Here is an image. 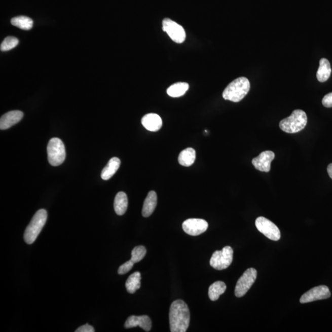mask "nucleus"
I'll return each mask as SVG.
<instances>
[{
	"instance_id": "nucleus-22",
	"label": "nucleus",
	"mask_w": 332,
	"mask_h": 332,
	"mask_svg": "<svg viewBox=\"0 0 332 332\" xmlns=\"http://www.w3.org/2000/svg\"><path fill=\"white\" fill-rule=\"evenodd\" d=\"M227 285L224 282L216 281L212 284L209 288V297L212 301H216L219 297L226 291Z\"/></svg>"
},
{
	"instance_id": "nucleus-13",
	"label": "nucleus",
	"mask_w": 332,
	"mask_h": 332,
	"mask_svg": "<svg viewBox=\"0 0 332 332\" xmlns=\"http://www.w3.org/2000/svg\"><path fill=\"white\" fill-rule=\"evenodd\" d=\"M152 320L148 316H131L128 317L125 324L126 328L139 327L145 331H149L152 328Z\"/></svg>"
},
{
	"instance_id": "nucleus-10",
	"label": "nucleus",
	"mask_w": 332,
	"mask_h": 332,
	"mask_svg": "<svg viewBox=\"0 0 332 332\" xmlns=\"http://www.w3.org/2000/svg\"><path fill=\"white\" fill-rule=\"evenodd\" d=\"M183 230L190 236H198L204 233L208 229V223L203 219L190 218L182 224Z\"/></svg>"
},
{
	"instance_id": "nucleus-21",
	"label": "nucleus",
	"mask_w": 332,
	"mask_h": 332,
	"mask_svg": "<svg viewBox=\"0 0 332 332\" xmlns=\"http://www.w3.org/2000/svg\"><path fill=\"white\" fill-rule=\"evenodd\" d=\"M141 287V274L138 271L131 274L127 280L126 288L129 293H134Z\"/></svg>"
},
{
	"instance_id": "nucleus-18",
	"label": "nucleus",
	"mask_w": 332,
	"mask_h": 332,
	"mask_svg": "<svg viewBox=\"0 0 332 332\" xmlns=\"http://www.w3.org/2000/svg\"><path fill=\"white\" fill-rule=\"evenodd\" d=\"M128 206V199L125 193L121 192L115 196L114 201L115 211L118 215L125 214Z\"/></svg>"
},
{
	"instance_id": "nucleus-29",
	"label": "nucleus",
	"mask_w": 332,
	"mask_h": 332,
	"mask_svg": "<svg viewBox=\"0 0 332 332\" xmlns=\"http://www.w3.org/2000/svg\"><path fill=\"white\" fill-rule=\"evenodd\" d=\"M76 332H94L95 330L92 326L86 324L81 326L79 328L77 329Z\"/></svg>"
},
{
	"instance_id": "nucleus-8",
	"label": "nucleus",
	"mask_w": 332,
	"mask_h": 332,
	"mask_svg": "<svg viewBox=\"0 0 332 332\" xmlns=\"http://www.w3.org/2000/svg\"><path fill=\"white\" fill-rule=\"evenodd\" d=\"M255 225L259 232L271 240L277 241L281 238V232L278 227L264 216H260L256 219Z\"/></svg>"
},
{
	"instance_id": "nucleus-17",
	"label": "nucleus",
	"mask_w": 332,
	"mask_h": 332,
	"mask_svg": "<svg viewBox=\"0 0 332 332\" xmlns=\"http://www.w3.org/2000/svg\"><path fill=\"white\" fill-rule=\"evenodd\" d=\"M120 164L121 161L119 158L117 157L112 158L102 170V173H101V177L104 180H109L120 168Z\"/></svg>"
},
{
	"instance_id": "nucleus-3",
	"label": "nucleus",
	"mask_w": 332,
	"mask_h": 332,
	"mask_svg": "<svg viewBox=\"0 0 332 332\" xmlns=\"http://www.w3.org/2000/svg\"><path fill=\"white\" fill-rule=\"evenodd\" d=\"M307 114L302 109H296L290 117L280 121L279 128L288 134H294L302 131L307 126Z\"/></svg>"
},
{
	"instance_id": "nucleus-1",
	"label": "nucleus",
	"mask_w": 332,
	"mask_h": 332,
	"mask_svg": "<svg viewBox=\"0 0 332 332\" xmlns=\"http://www.w3.org/2000/svg\"><path fill=\"white\" fill-rule=\"evenodd\" d=\"M190 322V313L187 303L181 300L172 302L169 312L170 331L186 332Z\"/></svg>"
},
{
	"instance_id": "nucleus-11",
	"label": "nucleus",
	"mask_w": 332,
	"mask_h": 332,
	"mask_svg": "<svg viewBox=\"0 0 332 332\" xmlns=\"http://www.w3.org/2000/svg\"><path fill=\"white\" fill-rule=\"evenodd\" d=\"M331 293L328 287L319 285L307 291L302 296L300 303H307L330 298Z\"/></svg>"
},
{
	"instance_id": "nucleus-26",
	"label": "nucleus",
	"mask_w": 332,
	"mask_h": 332,
	"mask_svg": "<svg viewBox=\"0 0 332 332\" xmlns=\"http://www.w3.org/2000/svg\"><path fill=\"white\" fill-rule=\"evenodd\" d=\"M18 44L19 40L17 38L8 36L6 38L4 42H2L0 49H1V51H8L16 47Z\"/></svg>"
},
{
	"instance_id": "nucleus-6",
	"label": "nucleus",
	"mask_w": 332,
	"mask_h": 332,
	"mask_svg": "<svg viewBox=\"0 0 332 332\" xmlns=\"http://www.w3.org/2000/svg\"><path fill=\"white\" fill-rule=\"evenodd\" d=\"M233 250L230 246H226L222 250H216L213 253L210 265L215 270H223L229 268L233 262Z\"/></svg>"
},
{
	"instance_id": "nucleus-19",
	"label": "nucleus",
	"mask_w": 332,
	"mask_h": 332,
	"mask_svg": "<svg viewBox=\"0 0 332 332\" xmlns=\"http://www.w3.org/2000/svg\"><path fill=\"white\" fill-rule=\"evenodd\" d=\"M331 72V66L328 60L325 58L320 59L316 74L317 80L321 83L326 82L330 78Z\"/></svg>"
},
{
	"instance_id": "nucleus-28",
	"label": "nucleus",
	"mask_w": 332,
	"mask_h": 332,
	"mask_svg": "<svg viewBox=\"0 0 332 332\" xmlns=\"http://www.w3.org/2000/svg\"><path fill=\"white\" fill-rule=\"evenodd\" d=\"M322 104L325 107L331 108L332 107V92L329 93L323 98Z\"/></svg>"
},
{
	"instance_id": "nucleus-14",
	"label": "nucleus",
	"mask_w": 332,
	"mask_h": 332,
	"mask_svg": "<svg viewBox=\"0 0 332 332\" xmlns=\"http://www.w3.org/2000/svg\"><path fill=\"white\" fill-rule=\"evenodd\" d=\"M24 117L21 111L14 110L7 113L0 119V129L6 130L18 123Z\"/></svg>"
},
{
	"instance_id": "nucleus-30",
	"label": "nucleus",
	"mask_w": 332,
	"mask_h": 332,
	"mask_svg": "<svg viewBox=\"0 0 332 332\" xmlns=\"http://www.w3.org/2000/svg\"><path fill=\"white\" fill-rule=\"evenodd\" d=\"M327 172L329 176L332 179V163L329 164L327 167Z\"/></svg>"
},
{
	"instance_id": "nucleus-24",
	"label": "nucleus",
	"mask_w": 332,
	"mask_h": 332,
	"mask_svg": "<svg viewBox=\"0 0 332 332\" xmlns=\"http://www.w3.org/2000/svg\"><path fill=\"white\" fill-rule=\"evenodd\" d=\"M11 24L21 29L28 30L33 27V22L28 17L18 16L11 19Z\"/></svg>"
},
{
	"instance_id": "nucleus-5",
	"label": "nucleus",
	"mask_w": 332,
	"mask_h": 332,
	"mask_svg": "<svg viewBox=\"0 0 332 332\" xmlns=\"http://www.w3.org/2000/svg\"><path fill=\"white\" fill-rule=\"evenodd\" d=\"M47 153L49 163L53 166L60 165L65 160V145L59 138H51L49 141Z\"/></svg>"
},
{
	"instance_id": "nucleus-2",
	"label": "nucleus",
	"mask_w": 332,
	"mask_h": 332,
	"mask_svg": "<svg viewBox=\"0 0 332 332\" xmlns=\"http://www.w3.org/2000/svg\"><path fill=\"white\" fill-rule=\"evenodd\" d=\"M250 88V84L247 78H238L225 89L223 92L224 99L233 102H239L246 96Z\"/></svg>"
},
{
	"instance_id": "nucleus-9",
	"label": "nucleus",
	"mask_w": 332,
	"mask_h": 332,
	"mask_svg": "<svg viewBox=\"0 0 332 332\" xmlns=\"http://www.w3.org/2000/svg\"><path fill=\"white\" fill-rule=\"evenodd\" d=\"M163 30L175 43H182L186 39V31L182 26L171 19L166 18L163 20Z\"/></svg>"
},
{
	"instance_id": "nucleus-16",
	"label": "nucleus",
	"mask_w": 332,
	"mask_h": 332,
	"mask_svg": "<svg viewBox=\"0 0 332 332\" xmlns=\"http://www.w3.org/2000/svg\"><path fill=\"white\" fill-rule=\"evenodd\" d=\"M157 205V195L154 191H150L144 201L142 208V215L149 217L154 212Z\"/></svg>"
},
{
	"instance_id": "nucleus-12",
	"label": "nucleus",
	"mask_w": 332,
	"mask_h": 332,
	"mask_svg": "<svg viewBox=\"0 0 332 332\" xmlns=\"http://www.w3.org/2000/svg\"><path fill=\"white\" fill-rule=\"evenodd\" d=\"M275 158V155L272 151H264L257 157L252 160V164L256 170L261 172H268L271 170V164Z\"/></svg>"
},
{
	"instance_id": "nucleus-7",
	"label": "nucleus",
	"mask_w": 332,
	"mask_h": 332,
	"mask_svg": "<svg viewBox=\"0 0 332 332\" xmlns=\"http://www.w3.org/2000/svg\"><path fill=\"white\" fill-rule=\"evenodd\" d=\"M257 276V272L254 268H249L245 271L238 281L235 287V296L237 297H242L245 295L255 282Z\"/></svg>"
},
{
	"instance_id": "nucleus-15",
	"label": "nucleus",
	"mask_w": 332,
	"mask_h": 332,
	"mask_svg": "<svg viewBox=\"0 0 332 332\" xmlns=\"http://www.w3.org/2000/svg\"><path fill=\"white\" fill-rule=\"evenodd\" d=\"M141 124L144 128L152 132L158 131L163 125L162 119L157 114H149L145 115L141 119Z\"/></svg>"
},
{
	"instance_id": "nucleus-25",
	"label": "nucleus",
	"mask_w": 332,
	"mask_h": 332,
	"mask_svg": "<svg viewBox=\"0 0 332 332\" xmlns=\"http://www.w3.org/2000/svg\"><path fill=\"white\" fill-rule=\"evenodd\" d=\"M146 253V248L143 246V245H139V246L135 247L132 251V261L134 262V264H135V263L139 262L141 260L145 257Z\"/></svg>"
},
{
	"instance_id": "nucleus-23",
	"label": "nucleus",
	"mask_w": 332,
	"mask_h": 332,
	"mask_svg": "<svg viewBox=\"0 0 332 332\" xmlns=\"http://www.w3.org/2000/svg\"><path fill=\"white\" fill-rule=\"evenodd\" d=\"M189 85L187 83H177L167 89V93L172 97H180L189 90Z\"/></svg>"
},
{
	"instance_id": "nucleus-4",
	"label": "nucleus",
	"mask_w": 332,
	"mask_h": 332,
	"mask_svg": "<svg viewBox=\"0 0 332 332\" xmlns=\"http://www.w3.org/2000/svg\"><path fill=\"white\" fill-rule=\"evenodd\" d=\"M48 218V213L45 209L38 210L33 216L29 225L26 228L24 239L26 243L33 244L42 232Z\"/></svg>"
},
{
	"instance_id": "nucleus-27",
	"label": "nucleus",
	"mask_w": 332,
	"mask_h": 332,
	"mask_svg": "<svg viewBox=\"0 0 332 332\" xmlns=\"http://www.w3.org/2000/svg\"><path fill=\"white\" fill-rule=\"evenodd\" d=\"M134 263L132 261V260L125 263L122 265H121L119 269L118 270V274L120 275H123L127 273H128L130 270H131L134 266Z\"/></svg>"
},
{
	"instance_id": "nucleus-20",
	"label": "nucleus",
	"mask_w": 332,
	"mask_h": 332,
	"mask_svg": "<svg viewBox=\"0 0 332 332\" xmlns=\"http://www.w3.org/2000/svg\"><path fill=\"white\" fill-rule=\"evenodd\" d=\"M196 160V151L192 148H188L181 152L178 161L180 165L189 167L193 165Z\"/></svg>"
}]
</instances>
